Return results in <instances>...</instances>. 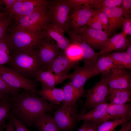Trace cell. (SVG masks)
Returning <instances> with one entry per match:
<instances>
[{"label": "cell", "mask_w": 131, "mask_h": 131, "mask_svg": "<svg viewBox=\"0 0 131 131\" xmlns=\"http://www.w3.org/2000/svg\"><path fill=\"white\" fill-rule=\"evenodd\" d=\"M22 92L11 96V113L26 127L34 125L40 115L52 112L55 107L36 93L25 90Z\"/></svg>", "instance_id": "obj_1"}, {"label": "cell", "mask_w": 131, "mask_h": 131, "mask_svg": "<svg viewBox=\"0 0 131 131\" xmlns=\"http://www.w3.org/2000/svg\"><path fill=\"white\" fill-rule=\"evenodd\" d=\"M5 37L11 52L38 49L42 40L47 37L45 30L34 32L15 28L10 26Z\"/></svg>", "instance_id": "obj_2"}, {"label": "cell", "mask_w": 131, "mask_h": 131, "mask_svg": "<svg viewBox=\"0 0 131 131\" xmlns=\"http://www.w3.org/2000/svg\"><path fill=\"white\" fill-rule=\"evenodd\" d=\"M9 63L12 67L25 77H34L42 67L38 54V49H28L11 52Z\"/></svg>", "instance_id": "obj_3"}, {"label": "cell", "mask_w": 131, "mask_h": 131, "mask_svg": "<svg viewBox=\"0 0 131 131\" xmlns=\"http://www.w3.org/2000/svg\"><path fill=\"white\" fill-rule=\"evenodd\" d=\"M13 19L14 24L12 27L34 32L44 30L51 23L48 5L28 15Z\"/></svg>", "instance_id": "obj_4"}, {"label": "cell", "mask_w": 131, "mask_h": 131, "mask_svg": "<svg viewBox=\"0 0 131 131\" xmlns=\"http://www.w3.org/2000/svg\"><path fill=\"white\" fill-rule=\"evenodd\" d=\"M0 76L11 87L23 89L37 93L35 83L12 68L0 66Z\"/></svg>", "instance_id": "obj_5"}, {"label": "cell", "mask_w": 131, "mask_h": 131, "mask_svg": "<svg viewBox=\"0 0 131 131\" xmlns=\"http://www.w3.org/2000/svg\"><path fill=\"white\" fill-rule=\"evenodd\" d=\"M106 81L109 91L114 89H131V75L126 69L117 66L102 74Z\"/></svg>", "instance_id": "obj_6"}, {"label": "cell", "mask_w": 131, "mask_h": 131, "mask_svg": "<svg viewBox=\"0 0 131 131\" xmlns=\"http://www.w3.org/2000/svg\"><path fill=\"white\" fill-rule=\"evenodd\" d=\"M55 121L61 131H72L79 115L75 105L62 106L53 113Z\"/></svg>", "instance_id": "obj_7"}, {"label": "cell", "mask_w": 131, "mask_h": 131, "mask_svg": "<svg viewBox=\"0 0 131 131\" xmlns=\"http://www.w3.org/2000/svg\"><path fill=\"white\" fill-rule=\"evenodd\" d=\"M48 8L51 19V23L65 32L69 30V18L71 8L59 0L49 2Z\"/></svg>", "instance_id": "obj_8"}, {"label": "cell", "mask_w": 131, "mask_h": 131, "mask_svg": "<svg viewBox=\"0 0 131 131\" xmlns=\"http://www.w3.org/2000/svg\"><path fill=\"white\" fill-rule=\"evenodd\" d=\"M85 105L89 108L107 102L109 90L106 81L104 78L95 83L94 86L87 90Z\"/></svg>", "instance_id": "obj_9"}, {"label": "cell", "mask_w": 131, "mask_h": 131, "mask_svg": "<svg viewBox=\"0 0 131 131\" xmlns=\"http://www.w3.org/2000/svg\"><path fill=\"white\" fill-rule=\"evenodd\" d=\"M94 13V10L90 5L71 8L69 18V30L70 29V31L78 33Z\"/></svg>", "instance_id": "obj_10"}, {"label": "cell", "mask_w": 131, "mask_h": 131, "mask_svg": "<svg viewBox=\"0 0 131 131\" xmlns=\"http://www.w3.org/2000/svg\"><path fill=\"white\" fill-rule=\"evenodd\" d=\"M77 34L94 50H98L100 51L106 47L109 39L103 30L93 29L86 25Z\"/></svg>", "instance_id": "obj_11"}, {"label": "cell", "mask_w": 131, "mask_h": 131, "mask_svg": "<svg viewBox=\"0 0 131 131\" xmlns=\"http://www.w3.org/2000/svg\"><path fill=\"white\" fill-rule=\"evenodd\" d=\"M49 1L45 0H17L8 12L13 19L26 15L47 6Z\"/></svg>", "instance_id": "obj_12"}, {"label": "cell", "mask_w": 131, "mask_h": 131, "mask_svg": "<svg viewBox=\"0 0 131 131\" xmlns=\"http://www.w3.org/2000/svg\"><path fill=\"white\" fill-rule=\"evenodd\" d=\"M73 72L68 75L73 87L83 97L86 93L84 88V84L89 79L99 73L94 69L90 68L84 66H77Z\"/></svg>", "instance_id": "obj_13"}, {"label": "cell", "mask_w": 131, "mask_h": 131, "mask_svg": "<svg viewBox=\"0 0 131 131\" xmlns=\"http://www.w3.org/2000/svg\"><path fill=\"white\" fill-rule=\"evenodd\" d=\"M68 34L70 42L78 44L81 50L84 66L87 68L94 69L95 66L100 55L94 50L86 43L79 34L71 32Z\"/></svg>", "instance_id": "obj_14"}, {"label": "cell", "mask_w": 131, "mask_h": 131, "mask_svg": "<svg viewBox=\"0 0 131 131\" xmlns=\"http://www.w3.org/2000/svg\"><path fill=\"white\" fill-rule=\"evenodd\" d=\"M38 49V56L43 70L47 69L60 52L57 45L48 36L43 39Z\"/></svg>", "instance_id": "obj_15"}, {"label": "cell", "mask_w": 131, "mask_h": 131, "mask_svg": "<svg viewBox=\"0 0 131 131\" xmlns=\"http://www.w3.org/2000/svg\"><path fill=\"white\" fill-rule=\"evenodd\" d=\"M77 65V64L70 61L64 52H60L47 70L57 75L67 74V73L70 70L74 68Z\"/></svg>", "instance_id": "obj_16"}, {"label": "cell", "mask_w": 131, "mask_h": 131, "mask_svg": "<svg viewBox=\"0 0 131 131\" xmlns=\"http://www.w3.org/2000/svg\"><path fill=\"white\" fill-rule=\"evenodd\" d=\"M131 117L130 104H109L103 122L126 118H131Z\"/></svg>", "instance_id": "obj_17"}, {"label": "cell", "mask_w": 131, "mask_h": 131, "mask_svg": "<svg viewBox=\"0 0 131 131\" xmlns=\"http://www.w3.org/2000/svg\"><path fill=\"white\" fill-rule=\"evenodd\" d=\"M34 78L41 83V85L49 88H53L62 83L68 78V74L58 75L47 70L40 69L35 75Z\"/></svg>", "instance_id": "obj_18"}, {"label": "cell", "mask_w": 131, "mask_h": 131, "mask_svg": "<svg viewBox=\"0 0 131 131\" xmlns=\"http://www.w3.org/2000/svg\"><path fill=\"white\" fill-rule=\"evenodd\" d=\"M106 15L108 20L110 33L123 26L125 18L121 6L106 7L99 10Z\"/></svg>", "instance_id": "obj_19"}, {"label": "cell", "mask_w": 131, "mask_h": 131, "mask_svg": "<svg viewBox=\"0 0 131 131\" xmlns=\"http://www.w3.org/2000/svg\"><path fill=\"white\" fill-rule=\"evenodd\" d=\"M130 43L126 35L122 32L109 39L106 47L98 53L100 55L103 56L114 50L123 51L126 49Z\"/></svg>", "instance_id": "obj_20"}, {"label": "cell", "mask_w": 131, "mask_h": 131, "mask_svg": "<svg viewBox=\"0 0 131 131\" xmlns=\"http://www.w3.org/2000/svg\"><path fill=\"white\" fill-rule=\"evenodd\" d=\"M109 103L105 102L100 104L89 112L85 114L79 115L77 121H87L98 124L102 123Z\"/></svg>", "instance_id": "obj_21"}, {"label": "cell", "mask_w": 131, "mask_h": 131, "mask_svg": "<svg viewBox=\"0 0 131 131\" xmlns=\"http://www.w3.org/2000/svg\"><path fill=\"white\" fill-rule=\"evenodd\" d=\"M44 30L47 36L56 41L59 49L64 50L67 47L70 43V40L65 36V32L60 28L51 23Z\"/></svg>", "instance_id": "obj_22"}, {"label": "cell", "mask_w": 131, "mask_h": 131, "mask_svg": "<svg viewBox=\"0 0 131 131\" xmlns=\"http://www.w3.org/2000/svg\"><path fill=\"white\" fill-rule=\"evenodd\" d=\"M37 94L53 105H59L64 98L63 89L55 87L49 88L41 85L40 90L37 91Z\"/></svg>", "instance_id": "obj_23"}, {"label": "cell", "mask_w": 131, "mask_h": 131, "mask_svg": "<svg viewBox=\"0 0 131 131\" xmlns=\"http://www.w3.org/2000/svg\"><path fill=\"white\" fill-rule=\"evenodd\" d=\"M107 101L110 104H122L131 102V89L112 90L109 91Z\"/></svg>", "instance_id": "obj_24"}, {"label": "cell", "mask_w": 131, "mask_h": 131, "mask_svg": "<svg viewBox=\"0 0 131 131\" xmlns=\"http://www.w3.org/2000/svg\"><path fill=\"white\" fill-rule=\"evenodd\" d=\"M34 125L39 131H61L53 117L46 113L39 116L36 119Z\"/></svg>", "instance_id": "obj_25"}, {"label": "cell", "mask_w": 131, "mask_h": 131, "mask_svg": "<svg viewBox=\"0 0 131 131\" xmlns=\"http://www.w3.org/2000/svg\"><path fill=\"white\" fill-rule=\"evenodd\" d=\"M62 88L64 96V100L62 102V106L75 105L77 100L83 97L73 87L70 81L64 84Z\"/></svg>", "instance_id": "obj_26"}, {"label": "cell", "mask_w": 131, "mask_h": 131, "mask_svg": "<svg viewBox=\"0 0 131 131\" xmlns=\"http://www.w3.org/2000/svg\"><path fill=\"white\" fill-rule=\"evenodd\" d=\"M103 56L109 57L116 65L126 69H131V57L124 52H113Z\"/></svg>", "instance_id": "obj_27"}, {"label": "cell", "mask_w": 131, "mask_h": 131, "mask_svg": "<svg viewBox=\"0 0 131 131\" xmlns=\"http://www.w3.org/2000/svg\"><path fill=\"white\" fill-rule=\"evenodd\" d=\"M64 51L65 55L72 62L78 64V62L82 60V51L77 43L70 42L67 47Z\"/></svg>", "instance_id": "obj_28"}, {"label": "cell", "mask_w": 131, "mask_h": 131, "mask_svg": "<svg viewBox=\"0 0 131 131\" xmlns=\"http://www.w3.org/2000/svg\"><path fill=\"white\" fill-rule=\"evenodd\" d=\"M117 66L109 57L102 56L98 60L94 69L99 74L100 73L103 74L109 72Z\"/></svg>", "instance_id": "obj_29"}, {"label": "cell", "mask_w": 131, "mask_h": 131, "mask_svg": "<svg viewBox=\"0 0 131 131\" xmlns=\"http://www.w3.org/2000/svg\"><path fill=\"white\" fill-rule=\"evenodd\" d=\"M12 107L10 97L0 101V125L4 124L5 121L10 118Z\"/></svg>", "instance_id": "obj_30"}, {"label": "cell", "mask_w": 131, "mask_h": 131, "mask_svg": "<svg viewBox=\"0 0 131 131\" xmlns=\"http://www.w3.org/2000/svg\"><path fill=\"white\" fill-rule=\"evenodd\" d=\"M131 119V118L109 121L99 124L97 128V131H112L119 125Z\"/></svg>", "instance_id": "obj_31"}, {"label": "cell", "mask_w": 131, "mask_h": 131, "mask_svg": "<svg viewBox=\"0 0 131 131\" xmlns=\"http://www.w3.org/2000/svg\"><path fill=\"white\" fill-rule=\"evenodd\" d=\"M123 0H95V9L99 10L106 7L112 8L119 6Z\"/></svg>", "instance_id": "obj_32"}, {"label": "cell", "mask_w": 131, "mask_h": 131, "mask_svg": "<svg viewBox=\"0 0 131 131\" xmlns=\"http://www.w3.org/2000/svg\"><path fill=\"white\" fill-rule=\"evenodd\" d=\"M13 19L9 16L0 21V40L4 38Z\"/></svg>", "instance_id": "obj_33"}, {"label": "cell", "mask_w": 131, "mask_h": 131, "mask_svg": "<svg viewBox=\"0 0 131 131\" xmlns=\"http://www.w3.org/2000/svg\"><path fill=\"white\" fill-rule=\"evenodd\" d=\"M94 10V13L102 25L104 32L107 35L110 34L108 20L106 15L103 12L98 10Z\"/></svg>", "instance_id": "obj_34"}, {"label": "cell", "mask_w": 131, "mask_h": 131, "mask_svg": "<svg viewBox=\"0 0 131 131\" xmlns=\"http://www.w3.org/2000/svg\"><path fill=\"white\" fill-rule=\"evenodd\" d=\"M19 90L9 86L0 76V93L13 96L18 93Z\"/></svg>", "instance_id": "obj_35"}, {"label": "cell", "mask_w": 131, "mask_h": 131, "mask_svg": "<svg viewBox=\"0 0 131 131\" xmlns=\"http://www.w3.org/2000/svg\"><path fill=\"white\" fill-rule=\"evenodd\" d=\"M92 0H64L59 1L71 8L83 5H90Z\"/></svg>", "instance_id": "obj_36"}, {"label": "cell", "mask_w": 131, "mask_h": 131, "mask_svg": "<svg viewBox=\"0 0 131 131\" xmlns=\"http://www.w3.org/2000/svg\"><path fill=\"white\" fill-rule=\"evenodd\" d=\"M86 25L90 28L94 29L102 30L103 29L102 25L95 13L94 11L93 15L89 18Z\"/></svg>", "instance_id": "obj_37"}, {"label": "cell", "mask_w": 131, "mask_h": 131, "mask_svg": "<svg viewBox=\"0 0 131 131\" xmlns=\"http://www.w3.org/2000/svg\"><path fill=\"white\" fill-rule=\"evenodd\" d=\"M121 6L122 14L125 18H131V0H123Z\"/></svg>", "instance_id": "obj_38"}, {"label": "cell", "mask_w": 131, "mask_h": 131, "mask_svg": "<svg viewBox=\"0 0 131 131\" xmlns=\"http://www.w3.org/2000/svg\"><path fill=\"white\" fill-rule=\"evenodd\" d=\"M99 124L84 120L82 125L77 131H97V128Z\"/></svg>", "instance_id": "obj_39"}, {"label": "cell", "mask_w": 131, "mask_h": 131, "mask_svg": "<svg viewBox=\"0 0 131 131\" xmlns=\"http://www.w3.org/2000/svg\"><path fill=\"white\" fill-rule=\"evenodd\" d=\"M10 118L13 124L16 131H30L21 122L11 113Z\"/></svg>", "instance_id": "obj_40"}, {"label": "cell", "mask_w": 131, "mask_h": 131, "mask_svg": "<svg viewBox=\"0 0 131 131\" xmlns=\"http://www.w3.org/2000/svg\"><path fill=\"white\" fill-rule=\"evenodd\" d=\"M9 52L2 51L0 52V66L6 63H9L11 58Z\"/></svg>", "instance_id": "obj_41"}, {"label": "cell", "mask_w": 131, "mask_h": 131, "mask_svg": "<svg viewBox=\"0 0 131 131\" xmlns=\"http://www.w3.org/2000/svg\"><path fill=\"white\" fill-rule=\"evenodd\" d=\"M123 32L126 34L131 35V19L125 18L123 25Z\"/></svg>", "instance_id": "obj_42"}, {"label": "cell", "mask_w": 131, "mask_h": 131, "mask_svg": "<svg viewBox=\"0 0 131 131\" xmlns=\"http://www.w3.org/2000/svg\"><path fill=\"white\" fill-rule=\"evenodd\" d=\"M17 1V0H0V3L1 5L5 6L6 12L8 13Z\"/></svg>", "instance_id": "obj_43"}, {"label": "cell", "mask_w": 131, "mask_h": 131, "mask_svg": "<svg viewBox=\"0 0 131 131\" xmlns=\"http://www.w3.org/2000/svg\"><path fill=\"white\" fill-rule=\"evenodd\" d=\"M2 51L11 52L10 48L5 37L0 40V52Z\"/></svg>", "instance_id": "obj_44"}, {"label": "cell", "mask_w": 131, "mask_h": 131, "mask_svg": "<svg viewBox=\"0 0 131 131\" xmlns=\"http://www.w3.org/2000/svg\"><path fill=\"white\" fill-rule=\"evenodd\" d=\"M121 128L118 131H131V122L127 121L122 124Z\"/></svg>", "instance_id": "obj_45"}, {"label": "cell", "mask_w": 131, "mask_h": 131, "mask_svg": "<svg viewBox=\"0 0 131 131\" xmlns=\"http://www.w3.org/2000/svg\"><path fill=\"white\" fill-rule=\"evenodd\" d=\"M10 118L9 122L6 125L5 131H16L10 117Z\"/></svg>", "instance_id": "obj_46"}, {"label": "cell", "mask_w": 131, "mask_h": 131, "mask_svg": "<svg viewBox=\"0 0 131 131\" xmlns=\"http://www.w3.org/2000/svg\"><path fill=\"white\" fill-rule=\"evenodd\" d=\"M126 49V50L124 52L131 57V43H130L128 45Z\"/></svg>", "instance_id": "obj_47"}, {"label": "cell", "mask_w": 131, "mask_h": 131, "mask_svg": "<svg viewBox=\"0 0 131 131\" xmlns=\"http://www.w3.org/2000/svg\"><path fill=\"white\" fill-rule=\"evenodd\" d=\"M8 16V14L7 12H0V21Z\"/></svg>", "instance_id": "obj_48"}, {"label": "cell", "mask_w": 131, "mask_h": 131, "mask_svg": "<svg viewBox=\"0 0 131 131\" xmlns=\"http://www.w3.org/2000/svg\"><path fill=\"white\" fill-rule=\"evenodd\" d=\"M9 97L8 95L0 93V101Z\"/></svg>", "instance_id": "obj_49"}, {"label": "cell", "mask_w": 131, "mask_h": 131, "mask_svg": "<svg viewBox=\"0 0 131 131\" xmlns=\"http://www.w3.org/2000/svg\"><path fill=\"white\" fill-rule=\"evenodd\" d=\"M0 12H7L6 9L4 7H3L0 3Z\"/></svg>", "instance_id": "obj_50"}, {"label": "cell", "mask_w": 131, "mask_h": 131, "mask_svg": "<svg viewBox=\"0 0 131 131\" xmlns=\"http://www.w3.org/2000/svg\"><path fill=\"white\" fill-rule=\"evenodd\" d=\"M6 125H0V131H3L4 128H5Z\"/></svg>", "instance_id": "obj_51"}, {"label": "cell", "mask_w": 131, "mask_h": 131, "mask_svg": "<svg viewBox=\"0 0 131 131\" xmlns=\"http://www.w3.org/2000/svg\"></svg>", "instance_id": "obj_52"}]
</instances>
